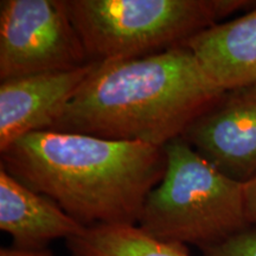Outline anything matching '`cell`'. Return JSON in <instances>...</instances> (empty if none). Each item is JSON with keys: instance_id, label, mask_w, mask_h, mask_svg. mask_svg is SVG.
<instances>
[{"instance_id": "obj_1", "label": "cell", "mask_w": 256, "mask_h": 256, "mask_svg": "<svg viewBox=\"0 0 256 256\" xmlns=\"http://www.w3.org/2000/svg\"><path fill=\"white\" fill-rule=\"evenodd\" d=\"M0 166L86 228L136 226L166 168L164 147L42 130L16 140Z\"/></svg>"}, {"instance_id": "obj_2", "label": "cell", "mask_w": 256, "mask_h": 256, "mask_svg": "<svg viewBox=\"0 0 256 256\" xmlns=\"http://www.w3.org/2000/svg\"><path fill=\"white\" fill-rule=\"evenodd\" d=\"M224 92L185 46L98 63L50 130L164 147Z\"/></svg>"}, {"instance_id": "obj_3", "label": "cell", "mask_w": 256, "mask_h": 256, "mask_svg": "<svg viewBox=\"0 0 256 256\" xmlns=\"http://www.w3.org/2000/svg\"><path fill=\"white\" fill-rule=\"evenodd\" d=\"M166 168L136 226L160 241L200 249L250 228L243 184L203 159L182 138L164 146Z\"/></svg>"}, {"instance_id": "obj_4", "label": "cell", "mask_w": 256, "mask_h": 256, "mask_svg": "<svg viewBox=\"0 0 256 256\" xmlns=\"http://www.w3.org/2000/svg\"><path fill=\"white\" fill-rule=\"evenodd\" d=\"M90 62L138 58L188 40L254 0H66Z\"/></svg>"}, {"instance_id": "obj_5", "label": "cell", "mask_w": 256, "mask_h": 256, "mask_svg": "<svg viewBox=\"0 0 256 256\" xmlns=\"http://www.w3.org/2000/svg\"><path fill=\"white\" fill-rule=\"evenodd\" d=\"M88 63L66 0H2V81L68 72Z\"/></svg>"}, {"instance_id": "obj_6", "label": "cell", "mask_w": 256, "mask_h": 256, "mask_svg": "<svg viewBox=\"0 0 256 256\" xmlns=\"http://www.w3.org/2000/svg\"><path fill=\"white\" fill-rule=\"evenodd\" d=\"M180 138L226 177L247 184L256 177V84L224 92Z\"/></svg>"}, {"instance_id": "obj_7", "label": "cell", "mask_w": 256, "mask_h": 256, "mask_svg": "<svg viewBox=\"0 0 256 256\" xmlns=\"http://www.w3.org/2000/svg\"><path fill=\"white\" fill-rule=\"evenodd\" d=\"M98 64L2 81L0 152L19 138L55 126Z\"/></svg>"}, {"instance_id": "obj_8", "label": "cell", "mask_w": 256, "mask_h": 256, "mask_svg": "<svg viewBox=\"0 0 256 256\" xmlns=\"http://www.w3.org/2000/svg\"><path fill=\"white\" fill-rule=\"evenodd\" d=\"M0 229L16 247L46 248L55 240L78 238L87 228L0 166Z\"/></svg>"}, {"instance_id": "obj_9", "label": "cell", "mask_w": 256, "mask_h": 256, "mask_svg": "<svg viewBox=\"0 0 256 256\" xmlns=\"http://www.w3.org/2000/svg\"><path fill=\"white\" fill-rule=\"evenodd\" d=\"M185 46L220 90L256 84V5L200 32Z\"/></svg>"}, {"instance_id": "obj_10", "label": "cell", "mask_w": 256, "mask_h": 256, "mask_svg": "<svg viewBox=\"0 0 256 256\" xmlns=\"http://www.w3.org/2000/svg\"><path fill=\"white\" fill-rule=\"evenodd\" d=\"M68 243L82 256H191L185 246L160 241L130 224L90 226Z\"/></svg>"}, {"instance_id": "obj_11", "label": "cell", "mask_w": 256, "mask_h": 256, "mask_svg": "<svg viewBox=\"0 0 256 256\" xmlns=\"http://www.w3.org/2000/svg\"><path fill=\"white\" fill-rule=\"evenodd\" d=\"M202 252L204 256H256V229L250 226Z\"/></svg>"}, {"instance_id": "obj_12", "label": "cell", "mask_w": 256, "mask_h": 256, "mask_svg": "<svg viewBox=\"0 0 256 256\" xmlns=\"http://www.w3.org/2000/svg\"><path fill=\"white\" fill-rule=\"evenodd\" d=\"M244 188V203L248 222L252 228L256 229V177L243 185Z\"/></svg>"}, {"instance_id": "obj_13", "label": "cell", "mask_w": 256, "mask_h": 256, "mask_svg": "<svg viewBox=\"0 0 256 256\" xmlns=\"http://www.w3.org/2000/svg\"><path fill=\"white\" fill-rule=\"evenodd\" d=\"M0 256H55L49 248H22V247H2Z\"/></svg>"}, {"instance_id": "obj_14", "label": "cell", "mask_w": 256, "mask_h": 256, "mask_svg": "<svg viewBox=\"0 0 256 256\" xmlns=\"http://www.w3.org/2000/svg\"><path fill=\"white\" fill-rule=\"evenodd\" d=\"M72 256H82L81 254H78V252H72Z\"/></svg>"}]
</instances>
